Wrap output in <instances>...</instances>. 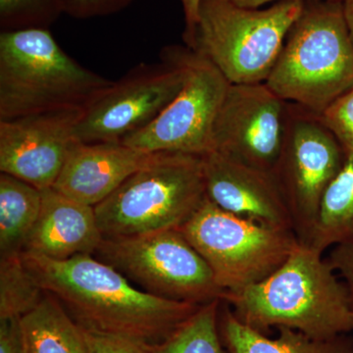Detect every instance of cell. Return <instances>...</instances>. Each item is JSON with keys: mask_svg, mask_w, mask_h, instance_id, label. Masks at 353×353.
Segmentation results:
<instances>
[{"mask_svg": "<svg viewBox=\"0 0 353 353\" xmlns=\"http://www.w3.org/2000/svg\"><path fill=\"white\" fill-rule=\"evenodd\" d=\"M82 330L87 353H152L150 348L138 341L114 334Z\"/></svg>", "mask_w": 353, "mask_h": 353, "instance_id": "obj_26", "label": "cell"}, {"mask_svg": "<svg viewBox=\"0 0 353 353\" xmlns=\"http://www.w3.org/2000/svg\"><path fill=\"white\" fill-rule=\"evenodd\" d=\"M46 294L26 266L22 254L0 257V319L23 317L36 308Z\"/></svg>", "mask_w": 353, "mask_h": 353, "instance_id": "obj_22", "label": "cell"}, {"mask_svg": "<svg viewBox=\"0 0 353 353\" xmlns=\"http://www.w3.org/2000/svg\"><path fill=\"white\" fill-rule=\"evenodd\" d=\"M327 260L347 285L353 305V241L333 246Z\"/></svg>", "mask_w": 353, "mask_h": 353, "instance_id": "obj_27", "label": "cell"}, {"mask_svg": "<svg viewBox=\"0 0 353 353\" xmlns=\"http://www.w3.org/2000/svg\"><path fill=\"white\" fill-rule=\"evenodd\" d=\"M303 3L246 8L231 0H201L192 50L214 65L230 83H265Z\"/></svg>", "mask_w": 353, "mask_h": 353, "instance_id": "obj_6", "label": "cell"}, {"mask_svg": "<svg viewBox=\"0 0 353 353\" xmlns=\"http://www.w3.org/2000/svg\"><path fill=\"white\" fill-rule=\"evenodd\" d=\"M22 259L79 326L148 348L166 340L201 306L148 294L92 254L53 260L24 252Z\"/></svg>", "mask_w": 353, "mask_h": 353, "instance_id": "obj_1", "label": "cell"}, {"mask_svg": "<svg viewBox=\"0 0 353 353\" xmlns=\"http://www.w3.org/2000/svg\"><path fill=\"white\" fill-rule=\"evenodd\" d=\"M20 326L25 353H87L82 328L48 292Z\"/></svg>", "mask_w": 353, "mask_h": 353, "instance_id": "obj_18", "label": "cell"}, {"mask_svg": "<svg viewBox=\"0 0 353 353\" xmlns=\"http://www.w3.org/2000/svg\"><path fill=\"white\" fill-rule=\"evenodd\" d=\"M238 6L246 8H261V7L270 6L280 1H308V0H231Z\"/></svg>", "mask_w": 353, "mask_h": 353, "instance_id": "obj_30", "label": "cell"}, {"mask_svg": "<svg viewBox=\"0 0 353 353\" xmlns=\"http://www.w3.org/2000/svg\"><path fill=\"white\" fill-rule=\"evenodd\" d=\"M62 13L59 0H0V29H50Z\"/></svg>", "mask_w": 353, "mask_h": 353, "instance_id": "obj_23", "label": "cell"}, {"mask_svg": "<svg viewBox=\"0 0 353 353\" xmlns=\"http://www.w3.org/2000/svg\"><path fill=\"white\" fill-rule=\"evenodd\" d=\"M182 3L185 29L183 32V43L192 50L194 43V34L201 0H180Z\"/></svg>", "mask_w": 353, "mask_h": 353, "instance_id": "obj_29", "label": "cell"}, {"mask_svg": "<svg viewBox=\"0 0 353 353\" xmlns=\"http://www.w3.org/2000/svg\"><path fill=\"white\" fill-rule=\"evenodd\" d=\"M111 83L69 57L50 29L0 32V121L83 111Z\"/></svg>", "mask_w": 353, "mask_h": 353, "instance_id": "obj_3", "label": "cell"}, {"mask_svg": "<svg viewBox=\"0 0 353 353\" xmlns=\"http://www.w3.org/2000/svg\"><path fill=\"white\" fill-rule=\"evenodd\" d=\"M0 353H25L20 318L0 319Z\"/></svg>", "mask_w": 353, "mask_h": 353, "instance_id": "obj_28", "label": "cell"}, {"mask_svg": "<svg viewBox=\"0 0 353 353\" xmlns=\"http://www.w3.org/2000/svg\"><path fill=\"white\" fill-rule=\"evenodd\" d=\"M336 275L321 252L299 241L271 275L224 292L222 301L259 331L285 327L312 338H334L353 331L352 299Z\"/></svg>", "mask_w": 353, "mask_h": 353, "instance_id": "obj_2", "label": "cell"}, {"mask_svg": "<svg viewBox=\"0 0 353 353\" xmlns=\"http://www.w3.org/2000/svg\"><path fill=\"white\" fill-rule=\"evenodd\" d=\"M353 241V159H347L329 185L306 245L324 253L327 248Z\"/></svg>", "mask_w": 353, "mask_h": 353, "instance_id": "obj_20", "label": "cell"}, {"mask_svg": "<svg viewBox=\"0 0 353 353\" xmlns=\"http://www.w3.org/2000/svg\"><path fill=\"white\" fill-rule=\"evenodd\" d=\"M347 158L320 114L289 102V119L273 175L301 243L307 241L325 192Z\"/></svg>", "mask_w": 353, "mask_h": 353, "instance_id": "obj_9", "label": "cell"}, {"mask_svg": "<svg viewBox=\"0 0 353 353\" xmlns=\"http://www.w3.org/2000/svg\"><path fill=\"white\" fill-rule=\"evenodd\" d=\"M288 119L289 102L266 83H230L213 130V152L273 173Z\"/></svg>", "mask_w": 353, "mask_h": 353, "instance_id": "obj_12", "label": "cell"}, {"mask_svg": "<svg viewBox=\"0 0 353 353\" xmlns=\"http://www.w3.org/2000/svg\"><path fill=\"white\" fill-rule=\"evenodd\" d=\"M94 206L50 188L41 190V208L23 253L53 260L92 254L103 241Z\"/></svg>", "mask_w": 353, "mask_h": 353, "instance_id": "obj_16", "label": "cell"}, {"mask_svg": "<svg viewBox=\"0 0 353 353\" xmlns=\"http://www.w3.org/2000/svg\"><path fill=\"white\" fill-rule=\"evenodd\" d=\"M221 303V299H215L202 304L170 336L150 348V352L224 353L219 330Z\"/></svg>", "mask_w": 353, "mask_h": 353, "instance_id": "obj_21", "label": "cell"}, {"mask_svg": "<svg viewBox=\"0 0 353 353\" xmlns=\"http://www.w3.org/2000/svg\"><path fill=\"white\" fill-rule=\"evenodd\" d=\"M153 153L122 143H77L53 189L74 201L97 206L105 201Z\"/></svg>", "mask_w": 353, "mask_h": 353, "instance_id": "obj_15", "label": "cell"}, {"mask_svg": "<svg viewBox=\"0 0 353 353\" xmlns=\"http://www.w3.org/2000/svg\"><path fill=\"white\" fill-rule=\"evenodd\" d=\"M205 199L202 157L157 152L94 211L104 239L131 238L179 229Z\"/></svg>", "mask_w": 353, "mask_h": 353, "instance_id": "obj_5", "label": "cell"}, {"mask_svg": "<svg viewBox=\"0 0 353 353\" xmlns=\"http://www.w3.org/2000/svg\"><path fill=\"white\" fill-rule=\"evenodd\" d=\"M265 83L284 101L317 114L353 88L343 0L304 1Z\"/></svg>", "mask_w": 353, "mask_h": 353, "instance_id": "obj_4", "label": "cell"}, {"mask_svg": "<svg viewBox=\"0 0 353 353\" xmlns=\"http://www.w3.org/2000/svg\"><path fill=\"white\" fill-rule=\"evenodd\" d=\"M41 208V190L0 174V257L22 254Z\"/></svg>", "mask_w": 353, "mask_h": 353, "instance_id": "obj_19", "label": "cell"}, {"mask_svg": "<svg viewBox=\"0 0 353 353\" xmlns=\"http://www.w3.org/2000/svg\"><path fill=\"white\" fill-rule=\"evenodd\" d=\"M320 116L347 159H353V88L330 104Z\"/></svg>", "mask_w": 353, "mask_h": 353, "instance_id": "obj_24", "label": "cell"}, {"mask_svg": "<svg viewBox=\"0 0 353 353\" xmlns=\"http://www.w3.org/2000/svg\"><path fill=\"white\" fill-rule=\"evenodd\" d=\"M94 256L148 294L197 305L222 301L212 270L180 229L103 239Z\"/></svg>", "mask_w": 353, "mask_h": 353, "instance_id": "obj_8", "label": "cell"}, {"mask_svg": "<svg viewBox=\"0 0 353 353\" xmlns=\"http://www.w3.org/2000/svg\"><path fill=\"white\" fill-rule=\"evenodd\" d=\"M219 330L229 353H353V339L347 334L317 339L281 327L277 336L268 338L241 322L227 303L220 310Z\"/></svg>", "mask_w": 353, "mask_h": 353, "instance_id": "obj_17", "label": "cell"}, {"mask_svg": "<svg viewBox=\"0 0 353 353\" xmlns=\"http://www.w3.org/2000/svg\"><path fill=\"white\" fill-rule=\"evenodd\" d=\"M170 48L185 68L182 90L152 124L121 143L150 153L204 157L213 152V130L230 83L196 51L185 46Z\"/></svg>", "mask_w": 353, "mask_h": 353, "instance_id": "obj_10", "label": "cell"}, {"mask_svg": "<svg viewBox=\"0 0 353 353\" xmlns=\"http://www.w3.org/2000/svg\"><path fill=\"white\" fill-rule=\"evenodd\" d=\"M343 15L353 46V0H343Z\"/></svg>", "mask_w": 353, "mask_h": 353, "instance_id": "obj_31", "label": "cell"}, {"mask_svg": "<svg viewBox=\"0 0 353 353\" xmlns=\"http://www.w3.org/2000/svg\"><path fill=\"white\" fill-rule=\"evenodd\" d=\"M179 229L205 260L224 292L264 280L299 243L294 230L227 212L208 197Z\"/></svg>", "mask_w": 353, "mask_h": 353, "instance_id": "obj_7", "label": "cell"}, {"mask_svg": "<svg viewBox=\"0 0 353 353\" xmlns=\"http://www.w3.org/2000/svg\"><path fill=\"white\" fill-rule=\"evenodd\" d=\"M134 0H59L62 12L76 19H90L115 14Z\"/></svg>", "mask_w": 353, "mask_h": 353, "instance_id": "obj_25", "label": "cell"}, {"mask_svg": "<svg viewBox=\"0 0 353 353\" xmlns=\"http://www.w3.org/2000/svg\"><path fill=\"white\" fill-rule=\"evenodd\" d=\"M159 63L137 65L83 110L79 143H121L157 119L182 90L185 71L170 46Z\"/></svg>", "mask_w": 353, "mask_h": 353, "instance_id": "obj_11", "label": "cell"}, {"mask_svg": "<svg viewBox=\"0 0 353 353\" xmlns=\"http://www.w3.org/2000/svg\"><path fill=\"white\" fill-rule=\"evenodd\" d=\"M203 159L206 197L218 208L272 226L294 230L292 215L273 173L218 152Z\"/></svg>", "mask_w": 353, "mask_h": 353, "instance_id": "obj_14", "label": "cell"}, {"mask_svg": "<svg viewBox=\"0 0 353 353\" xmlns=\"http://www.w3.org/2000/svg\"><path fill=\"white\" fill-rule=\"evenodd\" d=\"M83 111L34 114L0 121V171L39 190L52 188L74 145Z\"/></svg>", "mask_w": 353, "mask_h": 353, "instance_id": "obj_13", "label": "cell"}]
</instances>
